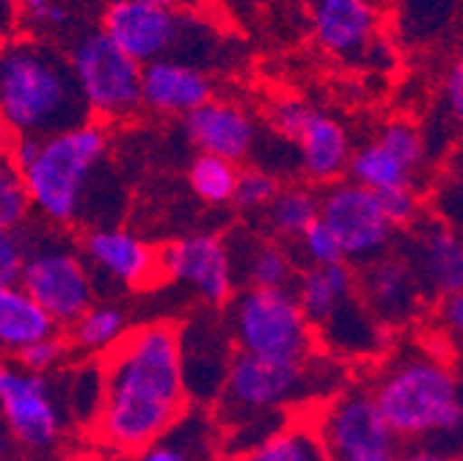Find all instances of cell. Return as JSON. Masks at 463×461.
<instances>
[{
	"instance_id": "cell-9",
	"label": "cell",
	"mask_w": 463,
	"mask_h": 461,
	"mask_svg": "<svg viewBox=\"0 0 463 461\" xmlns=\"http://www.w3.org/2000/svg\"><path fill=\"white\" fill-rule=\"evenodd\" d=\"M0 415L31 458L64 442L70 409L58 381L25 370L17 360H0Z\"/></svg>"
},
{
	"instance_id": "cell-2",
	"label": "cell",
	"mask_w": 463,
	"mask_h": 461,
	"mask_svg": "<svg viewBox=\"0 0 463 461\" xmlns=\"http://www.w3.org/2000/svg\"><path fill=\"white\" fill-rule=\"evenodd\" d=\"M370 392L397 439L452 458L463 450V379L441 354L428 349L392 354Z\"/></svg>"
},
{
	"instance_id": "cell-4",
	"label": "cell",
	"mask_w": 463,
	"mask_h": 461,
	"mask_svg": "<svg viewBox=\"0 0 463 461\" xmlns=\"http://www.w3.org/2000/svg\"><path fill=\"white\" fill-rule=\"evenodd\" d=\"M309 362H273L251 354L235 351L229 360L221 392H218V418L232 431V439L249 437L243 450L273 434L279 426H268L273 418H284L298 403L312 400L315 395L331 392L326 381H334V365L326 368ZM241 453V450H238Z\"/></svg>"
},
{
	"instance_id": "cell-46",
	"label": "cell",
	"mask_w": 463,
	"mask_h": 461,
	"mask_svg": "<svg viewBox=\"0 0 463 461\" xmlns=\"http://www.w3.org/2000/svg\"><path fill=\"white\" fill-rule=\"evenodd\" d=\"M152 4H160L165 9H177V12H185L188 6H194L196 0H152Z\"/></svg>"
},
{
	"instance_id": "cell-41",
	"label": "cell",
	"mask_w": 463,
	"mask_h": 461,
	"mask_svg": "<svg viewBox=\"0 0 463 461\" xmlns=\"http://www.w3.org/2000/svg\"><path fill=\"white\" fill-rule=\"evenodd\" d=\"M436 315H439L441 329H444L455 342H460V345H463V291H458V293H452V296L439 299V310H436Z\"/></svg>"
},
{
	"instance_id": "cell-44",
	"label": "cell",
	"mask_w": 463,
	"mask_h": 461,
	"mask_svg": "<svg viewBox=\"0 0 463 461\" xmlns=\"http://www.w3.org/2000/svg\"><path fill=\"white\" fill-rule=\"evenodd\" d=\"M14 25H17V0H0V39L6 42Z\"/></svg>"
},
{
	"instance_id": "cell-37",
	"label": "cell",
	"mask_w": 463,
	"mask_h": 461,
	"mask_svg": "<svg viewBox=\"0 0 463 461\" xmlns=\"http://www.w3.org/2000/svg\"><path fill=\"white\" fill-rule=\"evenodd\" d=\"M309 117H312V108H309L307 102H301V100H293V97L279 100V102L270 108V125H273V130H276L281 139L293 141V144L298 141V136H301V130L307 128Z\"/></svg>"
},
{
	"instance_id": "cell-12",
	"label": "cell",
	"mask_w": 463,
	"mask_h": 461,
	"mask_svg": "<svg viewBox=\"0 0 463 461\" xmlns=\"http://www.w3.org/2000/svg\"><path fill=\"white\" fill-rule=\"evenodd\" d=\"M320 221L336 238L342 260L356 265L386 255L397 233L383 216L378 194L351 180H336L326 186L320 197Z\"/></svg>"
},
{
	"instance_id": "cell-30",
	"label": "cell",
	"mask_w": 463,
	"mask_h": 461,
	"mask_svg": "<svg viewBox=\"0 0 463 461\" xmlns=\"http://www.w3.org/2000/svg\"><path fill=\"white\" fill-rule=\"evenodd\" d=\"M17 23L28 36L44 39L47 34L67 31L75 17L64 0H17Z\"/></svg>"
},
{
	"instance_id": "cell-16",
	"label": "cell",
	"mask_w": 463,
	"mask_h": 461,
	"mask_svg": "<svg viewBox=\"0 0 463 461\" xmlns=\"http://www.w3.org/2000/svg\"><path fill=\"white\" fill-rule=\"evenodd\" d=\"M312 28L323 50L345 62L370 59L381 42V9L375 0H309Z\"/></svg>"
},
{
	"instance_id": "cell-26",
	"label": "cell",
	"mask_w": 463,
	"mask_h": 461,
	"mask_svg": "<svg viewBox=\"0 0 463 461\" xmlns=\"http://www.w3.org/2000/svg\"><path fill=\"white\" fill-rule=\"evenodd\" d=\"M128 315L116 304H91L75 323L67 326L70 351L83 357H108L128 334Z\"/></svg>"
},
{
	"instance_id": "cell-19",
	"label": "cell",
	"mask_w": 463,
	"mask_h": 461,
	"mask_svg": "<svg viewBox=\"0 0 463 461\" xmlns=\"http://www.w3.org/2000/svg\"><path fill=\"white\" fill-rule=\"evenodd\" d=\"M207 100H213L210 78L188 62L157 59L141 67V105L157 113L188 117Z\"/></svg>"
},
{
	"instance_id": "cell-48",
	"label": "cell",
	"mask_w": 463,
	"mask_h": 461,
	"mask_svg": "<svg viewBox=\"0 0 463 461\" xmlns=\"http://www.w3.org/2000/svg\"><path fill=\"white\" fill-rule=\"evenodd\" d=\"M455 461H463V450H460V453L455 456Z\"/></svg>"
},
{
	"instance_id": "cell-6",
	"label": "cell",
	"mask_w": 463,
	"mask_h": 461,
	"mask_svg": "<svg viewBox=\"0 0 463 461\" xmlns=\"http://www.w3.org/2000/svg\"><path fill=\"white\" fill-rule=\"evenodd\" d=\"M226 331L232 349L260 360L309 362L317 357V337L293 296V287L284 291L246 287L232 296Z\"/></svg>"
},
{
	"instance_id": "cell-13",
	"label": "cell",
	"mask_w": 463,
	"mask_h": 461,
	"mask_svg": "<svg viewBox=\"0 0 463 461\" xmlns=\"http://www.w3.org/2000/svg\"><path fill=\"white\" fill-rule=\"evenodd\" d=\"M160 276L188 287L204 304L226 307L235 296V265L229 246L215 235L171 241L157 252Z\"/></svg>"
},
{
	"instance_id": "cell-39",
	"label": "cell",
	"mask_w": 463,
	"mask_h": 461,
	"mask_svg": "<svg viewBox=\"0 0 463 461\" xmlns=\"http://www.w3.org/2000/svg\"><path fill=\"white\" fill-rule=\"evenodd\" d=\"M441 97H444V113L458 128H463V55H458L452 67L447 70Z\"/></svg>"
},
{
	"instance_id": "cell-23",
	"label": "cell",
	"mask_w": 463,
	"mask_h": 461,
	"mask_svg": "<svg viewBox=\"0 0 463 461\" xmlns=\"http://www.w3.org/2000/svg\"><path fill=\"white\" fill-rule=\"evenodd\" d=\"M55 331L58 326L17 282H0V351L17 357L31 342Z\"/></svg>"
},
{
	"instance_id": "cell-38",
	"label": "cell",
	"mask_w": 463,
	"mask_h": 461,
	"mask_svg": "<svg viewBox=\"0 0 463 461\" xmlns=\"http://www.w3.org/2000/svg\"><path fill=\"white\" fill-rule=\"evenodd\" d=\"M25 249H28L25 229H20V233L0 229V282H17L20 279Z\"/></svg>"
},
{
	"instance_id": "cell-21",
	"label": "cell",
	"mask_w": 463,
	"mask_h": 461,
	"mask_svg": "<svg viewBox=\"0 0 463 461\" xmlns=\"http://www.w3.org/2000/svg\"><path fill=\"white\" fill-rule=\"evenodd\" d=\"M298 155H301V168L312 183L331 186L347 175V163H351V141H347L345 128L326 117L320 110H312L307 128L298 136Z\"/></svg>"
},
{
	"instance_id": "cell-14",
	"label": "cell",
	"mask_w": 463,
	"mask_h": 461,
	"mask_svg": "<svg viewBox=\"0 0 463 461\" xmlns=\"http://www.w3.org/2000/svg\"><path fill=\"white\" fill-rule=\"evenodd\" d=\"M356 287L364 307L386 329H400L420 315L425 293L414 268L402 255H381L356 271Z\"/></svg>"
},
{
	"instance_id": "cell-49",
	"label": "cell",
	"mask_w": 463,
	"mask_h": 461,
	"mask_svg": "<svg viewBox=\"0 0 463 461\" xmlns=\"http://www.w3.org/2000/svg\"><path fill=\"white\" fill-rule=\"evenodd\" d=\"M0 47H4V39H0Z\"/></svg>"
},
{
	"instance_id": "cell-32",
	"label": "cell",
	"mask_w": 463,
	"mask_h": 461,
	"mask_svg": "<svg viewBox=\"0 0 463 461\" xmlns=\"http://www.w3.org/2000/svg\"><path fill=\"white\" fill-rule=\"evenodd\" d=\"M386 152H392L405 168L417 175V168L425 163L428 158V144H425V136L411 125V122H402V120H394L389 122L381 136L375 139Z\"/></svg>"
},
{
	"instance_id": "cell-20",
	"label": "cell",
	"mask_w": 463,
	"mask_h": 461,
	"mask_svg": "<svg viewBox=\"0 0 463 461\" xmlns=\"http://www.w3.org/2000/svg\"><path fill=\"white\" fill-rule=\"evenodd\" d=\"M226 326H218L207 318H199L196 326L180 329V349H183V370H185V389L196 384L202 376V384L196 387V400H213L221 392L229 360L235 354L232 349Z\"/></svg>"
},
{
	"instance_id": "cell-28",
	"label": "cell",
	"mask_w": 463,
	"mask_h": 461,
	"mask_svg": "<svg viewBox=\"0 0 463 461\" xmlns=\"http://www.w3.org/2000/svg\"><path fill=\"white\" fill-rule=\"evenodd\" d=\"M317 218H320V197L304 186L279 188V194L268 205L270 229L287 241H298Z\"/></svg>"
},
{
	"instance_id": "cell-33",
	"label": "cell",
	"mask_w": 463,
	"mask_h": 461,
	"mask_svg": "<svg viewBox=\"0 0 463 461\" xmlns=\"http://www.w3.org/2000/svg\"><path fill=\"white\" fill-rule=\"evenodd\" d=\"M70 342L64 334H50V337H42L36 342H31L28 349H23L17 354V362L31 370V373H39V376H50L55 370H61L64 360L70 357Z\"/></svg>"
},
{
	"instance_id": "cell-17",
	"label": "cell",
	"mask_w": 463,
	"mask_h": 461,
	"mask_svg": "<svg viewBox=\"0 0 463 461\" xmlns=\"http://www.w3.org/2000/svg\"><path fill=\"white\" fill-rule=\"evenodd\" d=\"M409 255L425 299H444L463 291V235L439 218H420Z\"/></svg>"
},
{
	"instance_id": "cell-24",
	"label": "cell",
	"mask_w": 463,
	"mask_h": 461,
	"mask_svg": "<svg viewBox=\"0 0 463 461\" xmlns=\"http://www.w3.org/2000/svg\"><path fill=\"white\" fill-rule=\"evenodd\" d=\"M235 265V279L246 282V287H260V291H284L296 279V260L284 246L270 241L246 238L226 244Z\"/></svg>"
},
{
	"instance_id": "cell-34",
	"label": "cell",
	"mask_w": 463,
	"mask_h": 461,
	"mask_svg": "<svg viewBox=\"0 0 463 461\" xmlns=\"http://www.w3.org/2000/svg\"><path fill=\"white\" fill-rule=\"evenodd\" d=\"M276 194H279V183L273 175H268L262 168H246L238 175V188L232 202L241 210H268Z\"/></svg>"
},
{
	"instance_id": "cell-36",
	"label": "cell",
	"mask_w": 463,
	"mask_h": 461,
	"mask_svg": "<svg viewBox=\"0 0 463 461\" xmlns=\"http://www.w3.org/2000/svg\"><path fill=\"white\" fill-rule=\"evenodd\" d=\"M298 246H301V255H304V260L309 263V268L345 263L336 238L331 235V229H328L320 218H317V221L307 229V233L298 238Z\"/></svg>"
},
{
	"instance_id": "cell-25",
	"label": "cell",
	"mask_w": 463,
	"mask_h": 461,
	"mask_svg": "<svg viewBox=\"0 0 463 461\" xmlns=\"http://www.w3.org/2000/svg\"><path fill=\"white\" fill-rule=\"evenodd\" d=\"M226 461H331L312 420L293 418L257 445L232 453Z\"/></svg>"
},
{
	"instance_id": "cell-15",
	"label": "cell",
	"mask_w": 463,
	"mask_h": 461,
	"mask_svg": "<svg viewBox=\"0 0 463 461\" xmlns=\"http://www.w3.org/2000/svg\"><path fill=\"white\" fill-rule=\"evenodd\" d=\"M80 255L91 271L130 291H144L160 279L157 252L141 235L122 226L89 229L80 241Z\"/></svg>"
},
{
	"instance_id": "cell-10",
	"label": "cell",
	"mask_w": 463,
	"mask_h": 461,
	"mask_svg": "<svg viewBox=\"0 0 463 461\" xmlns=\"http://www.w3.org/2000/svg\"><path fill=\"white\" fill-rule=\"evenodd\" d=\"M309 420L331 461H400V439L381 418L370 387L339 389Z\"/></svg>"
},
{
	"instance_id": "cell-47",
	"label": "cell",
	"mask_w": 463,
	"mask_h": 461,
	"mask_svg": "<svg viewBox=\"0 0 463 461\" xmlns=\"http://www.w3.org/2000/svg\"><path fill=\"white\" fill-rule=\"evenodd\" d=\"M99 4H105V6H110V4H119V0H99Z\"/></svg>"
},
{
	"instance_id": "cell-42",
	"label": "cell",
	"mask_w": 463,
	"mask_h": 461,
	"mask_svg": "<svg viewBox=\"0 0 463 461\" xmlns=\"http://www.w3.org/2000/svg\"><path fill=\"white\" fill-rule=\"evenodd\" d=\"M0 461H28V456H25L23 447L17 445L14 434L9 431L4 415H0Z\"/></svg>"
},
{
	"instance_id": "cell-45",
	"label": "cell",
	"mask_w": 463,
	"mask_h": 461,
	"mask_svg": "<svg viewBox=\"0 0 463 461\" xmlns=\"http://www.w3.org/2000/svg\"><path fill=\"white\" fill-rule=\"evenodd\" d=\"M12 141H14V133L6 128L4 117H0V158H6V155H9V147H12Z\"/></svg>"
},
{
	"instance_id": "cell-8",
	"label": "cell",
	"mask_w": 463,
	"mask_h": 461,
	"mask_svg": "<svg viewBox=\"0 0 463 461\" xmlns=\"http://www.w3.org/2000/svg\"><path fill=\"white\" fill-rule=\"evenodd\" d=\"M67 59L94 122L128 120L141 108V64L125 55L102 31L83 34Z\"/></svg>"
},
{
	"instance_id": "cell-7",
	"label": "cell",
	"mask_w": 463,
	"mask_h": 461,
	"mask_svg": "<svg viewBox=\"0 0 463 461\" xmlns=\"http://www.w3.org/2000/svg\"><path fill=\"white\" fill-rule=\"evenodd\" d=\"M17 284L55 326L75 323L94 304L97 293L94 274L80 246L58 233L28 238Z\"/></svg>"
},
{
	"instance_id": "cell-5",
	"label": "cell",
	"mask_w": 463,
	"mask_h": 461,
	"mask_svg": "<svg viewBox=\"0 0 463 461\" xmlns=\"http://www.w3.org/2000/svg\"><path fill=\"white\" fill-rule=\"evenodd\" d=\"M108 155V130L102 122H83L72 130L39 139L36 158L20 171L31 210L50 226L80 221L91 180Z\"/></svg>"
},
{
	"instance_id": "cell-11",
	"label": "cell",
	"mask_w": 463,
	"mask_h": 461,
	"mask_svg": "<svg viewBox=\"0 0 463 461\" xmlns=\"http://www.w3.org/2000/svg\"><path fill=\"white\" fill-rule=\"evenodd\" d=\"M99 31L144 67L157 59H174L180 47L199 42L204 28L196 17L165 9L152 0H119V4L105 6Z\"/></svg>"
},
{
	"instance_id": "cell-27",
	"label": "cell",
	"mask_w": 463,
	"mask_h": 461,
	"mask_svg": "<svg viewBox=\"0 0 463 461\" xmlns=\"http://www.w3.org/2000/svg\"><path fill=\"white\" fill-rule=\"evenodd\" d=\"M347 180L373 191V194H386L394 188L414 186L411 171L405 168L392 152H386L378 141H370L351 155V163H347Z\"/></svg>"
},
{
	"instance_id": "cell-29",
	"label": "cell",
	"mask_w": 463,
	"mask_h": 461,
	"mask_svg": "<svg viewBox=\"0 0 463 461\" xmlns=\"http://www.w3.org/2000/svg\"><path fill=\"white\" fill-rule=\"evenodd\" d=\"M241 168L215 155H196L188 168V183L204 205H229L235 199Z\"/></svg>"
},
{
	"instance_id": "cell-22",
	"label": "cell",
	"mask_w": 463,
	"mask_h": 461,
	"mask_svg": "<svg viewBox=\"0 0 463 461\" xmlns=\"http://www.w3.org/2000/svg\"><path fill=\"white\" fill-rule=\"evenodd\" d=\"M359 293L356 287V268L351 263H334V265H317L307 268L296 276L293 296L309 321L312 331L323 326L347 299Z\"/></svg>"
},
{
	"instance_id": "cell-18",
	"label": "cell",
	"mask_w": 463,
	"mask_h": 461,
	"mask_svg": "<svg viewBox=\"0 0 463 461\" xmlns=\"http://www.w3.org/2000/svg\"><path fill=\"white\" fill-rule=\"evenodd\" d=\"M185 133L199 155H215L229 163H241L257 144V125L251 113L235 102L207 100L185 117Z\"/></svg>"
},
{
	"instance_id": "cell-40",
	"label": "cell",
	"mask_w": 463,
	"mask_h": 461,
	"mask_svg": "<svg viewBox=\"0 0 463 461\" xmlns=\"http://www.w3.org/2000/svg\"><path fill=\"white\" fill-rule=\"evenodd\" d=\"M191 434L185 437V442H177V439H168L163 437L160 442L144 447L141 453H136L130 461H196L199 453L191 447Z\"/></svg>"
},
{
	"instance_id": "cell-3",
	"label": "cell",
	"mask_w": 463,
	"mask_h": 461,
	"mask_svg": "<svg viewBox=\"0 0 463 461\" xmlns=\"http://www.w3.org/2000/svg\"><path fill=\"white\" fill-rule=\"evenodd\" d=\"M0 117L14 136H52L91 120L70 59L47 39L14 36L0 47Z\"/></svg>"
},
{
	"instance_id": "cell-31",
	"label": "cell",
	"mask_w": 463,
	"mask_h": 461,
	"mask_svg": "<svg viewBox=\"0 0 463 461\" xmlns=\"http://www.w3.org/2000/svg\"><path fill=\"white\" fill-rule=\"evenodd\" d=\"M31 213L33 210L20 171L9 163V158H0V229L20 233V229H25Z\"/></svg>"
},
{
	"instance_id": "cell-1",
	"label": "cell",
	"mask_w": 463,
	"mask_h": 461,
	"mask_svg": "<svg viewBox=\"0 0 463 461\" xmlns=\"http://www.w3.org/2000/svg\"><path fill=\"white\" fill-rule=\"evenodd\" d=\"M94 437L136 456L180 426L188 409L180 329L157 321L130 329L99 365Z\"/></svg>"
},
{
	"instance_id": "cell-43",
	"label": "cell",
	"mask_w": 463,
	"mask_h": 461,
	"mask_svg": "<svg viewBox=\"0 0 463 461\" xmlns=\"http://www.w3.org/2000/svg\"><path fill=\"white\" fill-rule=\"evenodd\" d=\"M400 461H455V458L428 445H409L400 453Z\"/></svg>"
},
{
	"instance_id": "cell-35",
	"label": "cell",
	"mask_w": 463,
	"mask_h": 461,
	"mask_svg": "<svg viewBox=\"0 0 463 461\" xmlns=\"http://www.w3.org/2000/svg\"><path fill=\"white\" fill-rule=\"evenodd\" d=\"M378 202L383 207L386 221L394 229H411L422 216V199L414 191V186H405V188H394L386 194H378Z\"/></svg>"
}]
</instances>
